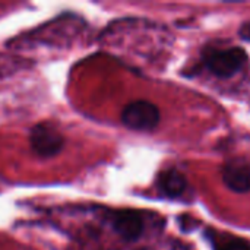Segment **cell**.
<instances>
[{
    "instance_id": "obj_1",
    "label": "cell",
    "mask_w": 250,
    "mask_h": 250,
    "mask_svg": "<svg viewBox=\"0 0 250 250\" xmlns=\"http://www.w3.org/2000/svg\"><path fill=\"white\" fill-rule=\"evenodd\" d=\"M204 63L212 75L227 79L237 75L248 64V54L240 47L208 50L204 56Z\"/></svg>"
},
{
    "instance_id": "obj_2",
    "label": "cell",
    "mask_w": 250,
    "mask_h": 250,
    "mask_svg": "<svg viewBox=\"0 0 250 250\" xmlns=\"http://www.w3.org/2000/svg\"><path fill=\"white\" fill-rule=\"evenodd\" d=\"M160 119V108L154 103L146 100L129 103L122 111V123L127 129L138 132L154 130L158 126Z\"/></svg>"
},
{
    "instance_id": "obj_3",
    "label": "cell",
    "mask_w": 250,
    "mask_h": 250,
    "mask_svg": "<svg viewBox=\"0 0 250 250\" xmlns=\"http://www.w3.org/2000/svg\"><path fill=\"white\" fill-rule=\"evenodd\" d=\"M29 142L32 151L44 158L57 155L64 146V138L62 136V133L47 123L37 125L32 129Z\"/></svg>"
},
{
    "instance_id": "obj_4",
    "label": "cell",
    "mask_w": 250,
    "mask_h": 250,
    "mask_svg": "<svg viewBox=\"0 0 250 250\" xmlns=\"http://www.w3.org/2000/svg\"><path fill=\"white\" fill-rule=\"evenodd\" d=\"M224 185L237 193L250 192V163L242 158L229 161L223 168Z\"/></svg>"
},
{
    "instance_id": "obj_5",
    "label": "cell",
    "mask_w": 250,
    "mask_h": 250,
    "mask_svg": "<svg viewBox=\"0 0 250 250\" xmlns=\"http://www.w3.org/2000/svg\"><path fill=\"white\" fill-rule=\"evenodd\" d=\"M111 226L114 231L127 242H135L142 236L144 221L136 211H117L111 215Z\"/></svg>"
},
{
    "instance_id": "obj_6",
    "label": "cell",
    "mask_w": 250,
    "mask_h": 250,
    "mask_svg": "<svg viewBox=\"0 0 250 250\" xmlns=\"http://www.w3.org/2000/svg\"><path fill=\"white\" fill-rule=\"evenodd\" d=\"M157 185H158L160 193L170 199L183 196L186 193V190L189 189L188 179L185 177V174H182L176 168H168V170L161 171L158 176Z\"/></svg>"
},
{
    "instance_id": "obj_7",
    "label": "cell",
    "mask_w": 250,
    "mask_h": 250,
    "mask_svg": "<svg viewBox=\"0 0 250 250\" xmlns=\"http://www.w3.org/2000/svg\"><path fill=\"white\" fill-rule=\"evenodd\" d=\"M209 243L214 250H250V242L245 239L234 237L226 233H217L209 230L207 233Z\"/></svg>"
},
{
    "instance_id": "obj_8",
    "label": "cell",
    "mask_w": 250,
    "mask_h": 250,
    "mask_svg": "<svg viewBox=\"0 0 250 250\" xmlns=\"http://www.w3.org/2000/svg\"><path fill=\"white\" fill-rule=\"evenodd\" d=\"M239 35H240V38H242V40L249 41L250 42V22H245V23L240 26V29H239Z\"/></svg>"
},
{
    "instance_id": "obj_9",
    "label": "cell",
    "mask_w": 250,
    "mask_h": 250,
    "mask_svg": "<svg viewBox=\"0 0 250 250\" xmlns=\"http://www.w3.org/2000/svg\"><path fill=\"white\" fill-rule=\"evenodd\" d=\"M141 250H149V249H141Z\"/></svg>"
}]
</instances>
